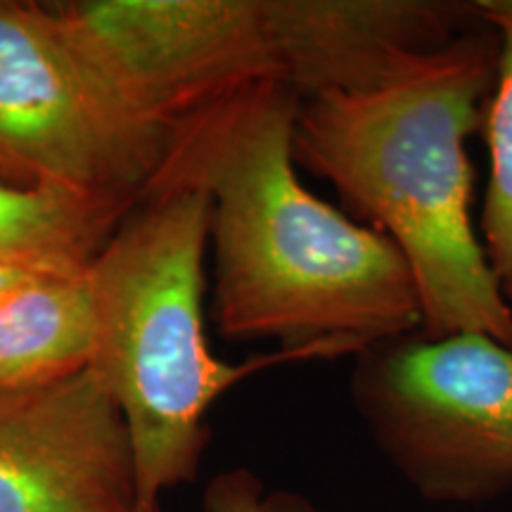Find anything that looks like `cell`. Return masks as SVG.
Listing matches in <instances>:
<instances>
[{"label": "cell", "instance_id": "7c38bea8", "mask_svg": "<svg viewBox=\"0 0 512 512\" xmlns=\"http://www.w3.org/2000/svg\"><path fill=\"white\" fill-rule=\"evenodd\" d=\"M48 273H72V271H55V268L8 264V261H0V297H3L5 292L24 285L27 280H34V278H38V275H48Z\"/></svg>", "mask_w": 512, "mask_h": 512}, {"label": "cell", "instance_id": "8fae6325", "mask_svg": "<svg viewBox=\"0 0 512 512\" xmlns=\"http://www.w3.org/2000/svg\"><path fill=\"white\" fill-rule=\"evenodd\" d=\"M204 512H325L311 498L290 489H273L249 467H233L207 484Z\"/></svg>", "mask_w": 512, "mask_h": 512}, {"label": "cell", "instance_id": "ba28073f", "mask_svg": "<svg viewBox=\"0 0 512 512\" xmlns=\"http://www.w3.org/2000/svg\"><path fill=\"white\" fill-rule=\"evenodd\" d=\"M95 316L88 266L27 280L0 297V394L91 368Z\"/></svg>", "mask_w": 512, "mask_h": 512}, {"label": "cell", "instance_id": "9c48e42d", "mask_svg": "<svg viewBox=\"0 0 512 512\" xmlns=\"http://www.w3.org/2000/svg\"><path fill=\"white\" fill-rule=\"evenodd\" d=\"M136 207L0 183V261L81 271Z\"/></svg>", "mask_w": 512, "mask_h": 512}, {"label": "cell", "instance_id": "52a82bcc", "mask_svg": "<svg viewBox=\"0 0 512 512\" xmlns=\"http://www.w3.org/2000/svg\"><path fill=\"white\" fill-rule=\"evenodd\" d=\"M0 512H138L126 422L91 368L0 394Z\"/></svg>", "mask_w": 512, "mask_h": 512}, {"label": "cell", "instance_id": "5b68a950", "mask_svg": "<svg viewBox=\"0 0 512 512\" xmlns=\"http://www.w3.org/2000/svg\"><path fill=\"white\" fill-rule=\"evenodd\" d=\"M351 399L384 458L434 505L512 491V347L489 335L420 332L356 356Z\"/></svg>", "mask_w": 512, "mask_h": 512}, {"label": "cell", "instance_id": "7a4b0ae2", "mask_svg": "<svg viewBox=\"0 0 512 512\" xmlns=\"http://www.w3.org/2000/svg\"><path fill=\"white\" fill-rule=\"evenodd\" d=\"M498 67L489 24L368 91L302 98L297 169L328 181L347 216L380 230L411 268L420 335L477 332L512 347V306L472 223L465 143L484 126Z\"/></svg>", "mask_w": 512, "mask_h": 512}, {"label": "cell", "instance_id": "277c9868", "mask_svg": "<svg viewBox=\"0 0 512 512\" xmlns=\"http://www.w3.org/2000/svg\"><path fill=\"white\" fill-rule=\"evenodd\" d=\"M69 41L140 128L166 140L211 102L259 83L302 98L354 91L373 62L356 0H69Z\"/></svg>", "mask_w": 512, "mask_h": 512}, {"label": "cell", "instance_id": "6da1fadb", "mask_svg": "<svg viewBox=\"0 0 512 512\" xmlns=\"http://www.w3.org/2000/svg\"><path fill=\"white\" fill-rule=\"evenodd\" d=\"M299 105L294 88L259 83L202 107L169 133L147 192H207L209 313L223 339L358 356L420 332L418 290L387 235L302 183L292 152Z\"/></svg>", "mask_w": 512, "mask_h": 512}, {"label": "cell", "instance_id": "30bf717a", "mask_svg": "<svg viewBox=\"0 0 512 512\" xmlns=\"http://www.w3.org/2000/svg\"><path fill=\"white\" fill-rule=\"evenodd\" d=\"M475 5L482 22L498 34L496 83L482 126L491 171L479 240L505 302L512 306V0H475Z\"/></svg>", "mask_w": 512, "mask_h": 512}, {"label": "cell", "instance_id": "3957f363", "mask_svg": "<svg viewBox=\"0 0 512 512\" xmlns=\"http://www.w3.org/2000/svg\"><path fill=\"white\" fill-rule=\"evenodd\" d=\"M211 200L197 188H155L88 264L95 316L91 370L131 439L138 512L195 482L209 446L207 413L230 387L278 363L330 358L280 349L228 363L204 328Z\"/></svg>", "mask_w": 512, "mask_h": 512}, {"label": "cell", "instance_id": "8992f818", "mask_svg": "<svg viewBox=\"0 0 512 512\" xmlns=\"http://www.w3.org/2000/svg\"><path fill=\"white\" fill-rule=\"evenodd\" d=\"M164 147L95 76L53 3L0 0V183L138 207Z\"/></svg>", "mask_w": 512, "mask_h": 512}]
</instances>
